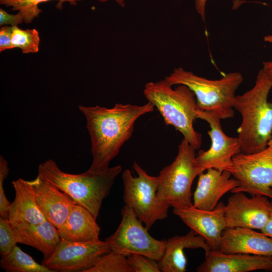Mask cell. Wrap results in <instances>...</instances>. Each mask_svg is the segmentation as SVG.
<instances>
[{
    "mask_svg": "<svg viewBox=\"0 0 272 272\" xmlns=\"http://www.w3.org/2000/svg\"><path fill=\"white\" fill-rule=\"evenodd\" d=\"M97 1L101 3H104L108 1V0H97ZM113 1H114L116 3H117V4L119 5L120 7H124L125 0H113Z\"/></svg>",
    "mask_w": 272,
    "mask_h": 272,
    "instance_id": "obj_34",
    "label": "cell"
},
{
    "mask_svg": "<svg viewBox=\"0 0 272 272\" xmlns=\"http://www.w3.org/2000/svg\"><path fill=\"white\" fill-rule=\"evenodd\" d=\"M61 239L73 242H94L99 239L100 228L96 218L78 204L72 208L63 224L57 229Z\"/></svg>",
    "mask_w": 272,
    "mask_h": 272,
    "instance_id": "obj_20",
    "label": "cell"
},
{
    "mask_svg": "<svg viewBox=\"0 0 272 272\" xmlns=\"http://www.w3.org/2000/svg\"><path fill=\"white\" fill-rule=\"evenodd\" d=\"M15 196L12 202L8 220L13 227L36 225L47 220L40 211L28 180L18 178L12 181Z\"/></svg>",
    "mask_w": 272,
    "mask_h": 272,
    "instance_id": "obj_18",
    "label": "cell"
},
{
    "mask_svg": "<svg viewBox=\"0 0 272 272\" xmlns=\"http://www.w3.org/2000/svg\"><path fill=\"white\" fill-rule=\"evenodd\" d=\"M28 181L43 216L58 229L65 222L72 207L78 203L65 192L38 175Z\"/></svg>",
    "mask_w": 272,
    "mask_h": 272,
    "instance_id": "obj_14",
    "label": "cell"
},
{
    "mask_svg": "<svg viewBox=\"0 0 272 272\" xmlns=\"http://www.w3.org/2000/svg\"><path fill=\"white\" fill-rule=\"evenodd\" d=\"M207 0H195V8L203 21L206 18V6Z\"/></svg>",
    "mask_w": 272,
    "mask_h": 272,
    "instance_id": "obj_31",
    "label": "cell"
},
{
    "mask_svg": "<svg viewBox=\"0 0 272 272\" xmlns=\"http://www.w3.org/2000/svg\"><path fill=\"white\" fill-rule=\"evenodd\" d=\"M192 206L198 209H214L221 198L236 188L239 183L227 170L210 168L198 175Z\"/></svg>",
    "mask_w": 272,
    "mask_h": 272,
    "instance_id": "obj_16",
    "label": "cell"
},
{
    "mask_svg": "<svg viewBox=\"0 0 272 272\" xmlns=\"http://www.w3.org/2000/svg\"><path fill=\"white\" fill-rule=\"evenodd\" d=\"M9 172L8 163L6 160L0 157V215L8 219L9 213L12 202L7 199L4 189V181L7 177Z\"/></svg>",
    "mask_w": 272,
    "mask_h": 272,
    "instance_id": "obj_28",
    "label": "cell"
},
{
    "mask_svg": "<svg viewBox=\"0 0 272 272\" xmlns=\"http://www.w3.org/2000/svg\"><path fill=\"white\" fill-rule=\"evenodd\" d=\"M174 161L159 172L158 197L174 209L192 206L191 186L195 178L203 172L198 166L195 149L184 139L178 146Z\"/></svg>",
    "mask_w": 272,
    "mask_h": 272,
    "instance_id": "obj_6",
    "label": "cell"
},
{
    "mask_svg": "<svg viewBox=\"0 0 272 272\" xmlns=\"http://www.w3.org/2000/svg\"><path fill=\"white\" fill-rule=\"evenodd\" d=\"M110 251L106 240L81 242L61 239L53 254L42 264L53 272H86Z\"/></svg>",
    "mask_w": 272,
    "mask_h": 272,
    "instance_id": "obj_10",
    "label": "cell"
},
{
    "mask_svg": "<svg viewBox=\"0 0 272 272\" xmlns=\"http://www.w3.org/2000/svg\"><path fill=\"white\" fill-rule=\"evenodd\" d=\"M133 168L138 176L125 169L122 173L123 199L149 230L157 221L166 219L169 206L157 195L158 176L149 175L136 161Z\"/></svg>",
    "mask_w": 272,
    "mask_h": 272,
    "instance_id": "obj_7",
    "label": "cell"
},
{
    "mask_svg": "<svg viewBox=\"0 0 272 272\" xmlns=\"http://www.w3.org/2000/svg\"><path fill=\"white\" fill-rule=\"evenodd\" d=\"M25 22L23 14L18 12L16 14L8 13L3 9H0V26H4L10 25L11 26H18Z\"/></svg>",
    "mask_w": 272,
    "mask_h": 272,
    "instance_id": "obj_29",
    "label": "cell"
},
{
    "mask_svg": "<svg viewBox=\"0 0 272 272\" xmlns=\"http://www.w3.org/2000/svg\"><path fill=\"white\" fill-rule=\"evenodd\" d=\"M256 270H272V257L210 250L205 253V260L196 268L197 272H248Z\"/></svg>",
    "mask_w": 272,
    "mask_h": 272,
    "instance_id": "obj_15",
    "label": "cell"
},
{
    "mask_svg": "<svg viewBox=\"0 0 272 272\" xmlns=\"http://www.w3.org/2000/svg\"><path fill=\"white\" fill-rule=\"evenodd\" d=\"M187 248H202L205 253L211 250L205 238L191 230L185 235L175 236L166 240L164 253L158 261L161 271H186L187 260L184 251Z\"/></svg>",
    "mask_w": 272,
    "mask_h": 272,
    "instance_id": "obj_19",
    "label": "cell"
},
{
    "mask_svg": "<svg viewBox=\"0 0 272 272\" xmlns=\"http://www.w3.org/2000/svg\"><path fill=\"white\" fill-rule=\"evenodd\" d=\"M1 267L8 272H53L37 262L16 245L7 256L2 257Z\"/></svg>",
    "mask_w": 272,
    "mask_h": 272,
    "instance_id": "obj_22",
    "label": "cell"
},
{
    "mask_svg": "<svg viewBox=\"0 0 272 272\" xmlns=\"http://www.w3.org/2000/svg\"><path fill=\"white\" fill-rule=\"evenodd\" d=\"M262 65V69L272 80V61H264Z\"/></svg>",
    "mask_w": 272,
    "mask_h": 272,
    "instance_id": "obj_33",
    "label": "cell"
},
{
    "mask_svg": "<svg viewBox=\"0 0 272 272\" xmlns=\"http://www.w3.org/2000/svg\"><path fill=\"white\" fill-rule=\"evenodd\" d=\"M264 41L272 44V34L265 36Z\"/></svg>",
    "mask_w": 272,
    "mask_h": 272,
    "instance_id": "obj_35",
    "label": "cell"
},
{
    "mask_svg": "<svg viewBox=\"0 0 272 272\" xmlns=\"http://www.w3.org/2000/svg\"><path fill=\"white\" fill-rule=\"evenodd\" d=\"M143 93L164 119L165 124L173 126L195 150L202 142V135L196 131L193 122L197 119L196 100L187 86L177 85L173 88L165 79L150 82L144 86Z\"/></svg>",
    "mask_w": 272,
    "mask_h": 272,
    "instance_id": "obj_4",
    "label": "cell"
},
{
    "mask_svg": "<svg viewBox=\"0 0 272 272\" xmlns=\"http://www.w3.org/2000/svg\"><path fill=\"white\" fill-rule=\"evenodd\" d=\"M122 219L116 231L106 239L111 251L127 256L138 254L159 261L165 251L166 240H157L148 232L132 210L125 205Z\"/></svg>",
    "mask_w": 272,
    "mask_h": 272,
    "instance_id": "obj_9",
    "label": "cell"
},
{
    "mask_svg": "<svg viewBox=\"0 0 272 272\" xmlns=\"http://www.w3.org/2000/svg\"><path fill=\"white\" fill-rule=\"evenodd\" d=\"M225 205L220 202L211 211L202 210L193 206L174 209L173 213L197 235L205 238L211 250L219 251L224 231L227 228Z\"/></svg>",
    "mask_w": 272,
    "mask_h": 272,
    "instance_id": "obj_13",
    "label": "cell"
},
{
    "mask_svg": "<svg viewBox=\"0 0 272 272\" xmlns=\"http://www.w3.org/2000/svg\"><path fill=\"white\" fill-rule=\"evenodd\" d=\"M154 108L150 102L142 105L116 103L111 108L80 105L91 141L92 161L89 169L97 172L108 168L122 146L132 137L137 120L154 111Z\"/></svg>",
    "mask_w": 272,
    "mask_h": 272,
    "instance_id": "obj_1",
    "label": "cell"
},
{
    "mask_svg": "<svg viewBox=\"0 0 272 272\" xmlns=\"http://www.w3.org/2000/svg\"><path fill=\"white\" fill-rule=\"evenodd\" d=\"M246 196L244 192L233 193L225 205L227 228L261 230L272 214V200L265 196Z\"/></svg>",
    "mask_w": 272,
    "mask_h": 272,
    "instance_id": "obj_12",
    "label": "cell"
},
{
    "mask_svg": "<svg viewBox=\"0 0 272 272\" xmlns=\"http://www.w3.org/2000/svg\"><path fill=\"white\" fill-rule=\"evenodd\" d=\"M197 118L207 122L210 127L208 133L211 146L207 151L200 150L196 156V162L203 172L210 168L228 170L235 155L241 152L237 137H231L223 131L221 119L215 114L198 109Z\"/></svg>",
    "mask_w": 272,
    "mask_h": 272,
    "instance_id": "obj_11",
    "label": "cell"
},
{
    "mask_svg": "<svg viewBox=\"0 0 272 272\" xmlns=\"http://www.w3.org/2000/svg\"><path fill=\"white\" fill-rule=\"evenodd\" d=\"M164 79L172 86L183 85L189 88L194 94L198 109L212 113L221 120L234 117L236 92L243 80L240 73L231 72L211 80L176 67Z\"/></svg>",
    "mask_w": 272,
    "mask_h": 272,
    "instance_id": "obj_5",
    "label": "cell"
},
{
    "mask_svg": "<svg viewBox=\"0 0 272 272\" xmlns=\"http://www.w3.org/2000/svg\"><path fill=\"white\" fill-rule=\"evenodd\" d=\"M132 272H160L158 261L146 256L131 254L127 256Z\"/></svg>",
    "mask_w": 272,
    "mask_h": 272,
    "instance_id": "obj_27",
    "label": "cell"
},
{
    "mask_svg": "<svg viewBox=\"0 0 272 272\" xmlns=\"http://www.w3.org/2000/svg\"><path fill=\"white\" fill-rule=\"evenodd\" d=\"M219 251L272 257V238L251 229L227 228L222 234Z\"/></svg>",
    "mask_w": 272,
    "mask_h": 272,
    "instance_id": "obj_17",
    "label": "cell"
},
{
    "mask_svg": "<svg viewBox=\"0 0 272 272\" xmlns=\"http://www.w3.org/2000/svg\"><path fill=\"white\" fill-rule=\"evenodd\" d=\"M271 28H272V25H271Z\"/></svg>",
    "mask_w": 272,
    "mask_h": 272,
    "instance_id": "obj_36",
    "label": "cell"
},
{
    "mask_svg": "<svg viewBox=\"0 0 272 272\" xmlns=\"http://www.w3.org/2000/svg\"><path fill=\"white\" fill-rule=\"evenodd\" d=\"M18 243L31 246L43 255L42 262L54 253L61 238L57 229L47 220L36 225L13 227Z\"/></svg>",
    "mask_w": 272,
    "mask_h": 272,
    "instance_id": "obj_21",
    "label": "cell"
},
{
    "mask_svg": "<svg viewBox=\"0 0 272 272\" xmlns=\"http://www.w3.org/2000/svg\"><path fill=\"white\" fill-rule=\"evenodd\" d=\"M227 171L239 183L232 193L243 192L272 199V139L259 152L235 155Z\"/></svg>",
    "mask_w": 272,
    "mask_h": 272,
    "instance_id": "obj_8",
    "label": "cell"
},
{
    "mask_svg": "<svg viewBox=\"0 0 272 272\" xmlns=\"http://www.w3.org/2000/svg\"><path fill=\"white\" fill-rule=\"evenodd\" d=\"M122 170L121 165H117L101 171L88 169L74 174L62 171L54 161L49 159L39 164L38 175L65 192L97 219L103 199Z\"/></svg>",
    "mask_w": 272,
    "mask_h": 272,
    "instance_id": "obj_3",
    "label": "cell"
},
{
    "mask_svg": "<svg viewBox=\"0 0 272 272\" xmlns=\"http://www.w3.org/2000/svg\"><path fill=\"white\" fill-rule=\"evenodd\" d=\"M12 44L13 48H19L23 53L38 52L40 44L39 32L35 29L23 30L14 26Z\"/></svg>",
    "mask_w": 272,
    "mask_h": 272,
    "instance_id": "obj_25",
    "label": "cell"
},
{
    "mask_svg": "<svg viewBox=\"0 0 272 272\" xmlns=\"http://www.w3.org/2000/svg\"><path fill=\"white\" fill-rule=\"evenodd\" d=\"M261 232L272 238V214L266 225L261 230Z\"/></svg>",
    "mask_w": 272,
    "mask_h": 272,
    "instance_id": "obj_32",
    "label": "cell"
},
{
    "mask_svg": "<svg viewBox=\"0 0 272 272\" xmlns=\"http://www.w3.org/2000/svg\"><path fill=\"white\" fill-rule=\"evenodd\" d=\"M18 243L14 230L8 219L0 217V254H9Z\"/></svg>",
    "mask_w": 272,
    "mask_h": 272,
    "instance_id": "obj_26",
    "label": "cell"
},
{
    "mask_svg": "<svg viewBox=\"0 0 272 272\" xmlns=\"http://www.w3.org/2000/svg\"><path fill=\"white\" fill-rule=\"evenodd\" d=\"M13 26H4L0 29V51L13 48L12 44Z\"/></svg>",
    "mask_w": 272,
    "mask_h": 272,
    "instance_id": "obj_30",
    "label": "cell"
},
{
    "mask_svg": "<svg viewBox=\"0 0 272 272\" xmlns=\"http://www.w3.org/2000/svg\"><path fill=\"white\" fill-rule=\"evenodd\" d=\"M51 0H0V4L7 7H11L14 11L21 12L24 17L25 23H30L39 16L42 12L39 8L40 4L47 2ZM58 2L57 6H61L63 3H69L75 6L77 2L81 0H57Z\"/></svg>",
    "mask_w": 272,
    "mask_h": 272,
    "instance_id": "obj_24",
    "label": "cell"
},
{
    "mask_svg": "<svg viewBox=\"0 0 272 272\" xmlns=\"http://www.w3.org/2000/svg\"><path fill=\"white\" fill-rule=\"evenodd\" d=\"M86 272H132L127 256L110 251L101 256Z\"/></svg>",
    "mask_w": 272,
    "mask_h": 272,
    "instance_id": "obj_23",
    "label": "cell"
},
{
    "mask_svg": "<svg viewBox=\"0 0 272 272\" xmlns=\"http://www.w3.org/2000/svg\"><path fill=\"white\" fill-rule=\"evenodd\" d=\"M271 88L272 80L261 69L254 86L243 94L236 95L234 108L242 119L237 137L240 153L259 152L272 139V102L268 100Z\"/></svg>",
    "mask_w": 272,
    "mask_h": 272,
    "instance_id": "obj_2",
    "label": "cell"
}]
</instances>
